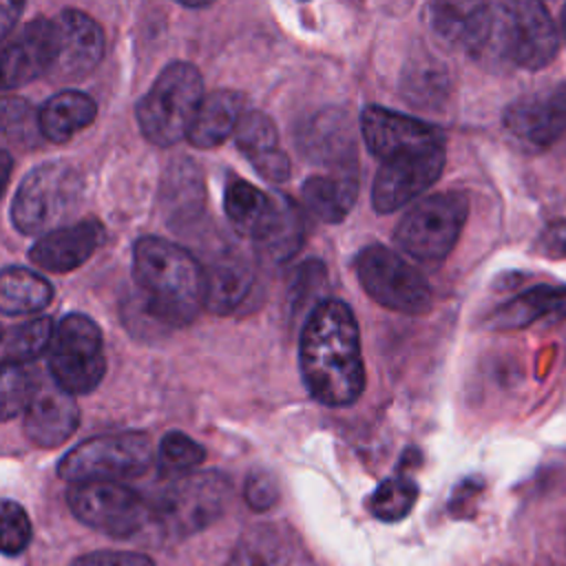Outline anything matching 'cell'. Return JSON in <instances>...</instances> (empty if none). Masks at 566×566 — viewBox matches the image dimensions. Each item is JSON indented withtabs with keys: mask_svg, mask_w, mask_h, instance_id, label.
Segmentation results:
<instances>
[{
	"mask_svg": "<svg viewBox=\"0 0 566 566\" xmlns=\"http://www.w3.org/2000/svg\"><path fill=\"white\" fill-rule=\"evenodd\" d=\"M298 367L314 400L327 407H347L365 389V363L358 323L349 305L325 298L310 312L301 340Z\"/></svg>",
	"mask_w": 566,
	"mask_h": 566,
	"instance_id": "cell-1",
	"label": "cell"
},
{
	"mask_svg": "<svg viewBox=\"0 0 566 566\" xmlns=\"http://www.w3.org/2000/svg\"><path fill=\"white\" fill-rule=\"evenodd\" d=\"M133 279L146 312L168 325H188L206 301V274L181 245L142 237L133 248Z\"/></svg>",
	"mask_w": 566,
	"mask_h": 566,
	"instance_id": "cell-2",
	"label": "cell"
},
{
	"mask_svg": "<svg viewBox=\"0 0 566 566\" xmlns=\"http://www.w3.org/2000/svg\"><path fill=\"white\" fill-rule=\"evenodd\" d=\"M559 46L557 27L542 2H489L486 24L473 55L522 69H542L553 62Z\"/></svg>",
	"mask_w": 566,
	"mask_h": 566,
	"instance_id": "cell-3",
	"label": "cell"
},
{
	"mask_svg": "<svg viewBox=\"0 0 566 566\" xmlns=\"http://www.w3.org/2000/svg\"><path fill=\"white\" fill-rule=\"evenodd\" d=\"M84 199L82 172L62 159H53L33 168L20 184L11 221L22 234H46L62 228Z\"/></svg>",
	"mask_w": 566,
	"mask_h": 566,
	"instance_id": "cell-4",
	"label": "cell"
},
{
	"mask_svg": "<svg viewBox=\"0 0 566 566\" xmlns=\"http://www.w3.org/2000/svg\"><path fill=\"white\" fill-rule=\"evenodd\" d=\"M201 99L199 69L190 62H170L135 108L142 135L155 146L177 144L188 137Z\"/></svg>",
	"mask_w": 566,
	"mask_h": 566,
	"instance_id": "cell-5",
	"label": "cell"
},
{
	"mask_svg": "<svg viewBox=\"0 0 566 566\" xmlns=\"http://www.w3.org/2000/svg\"><path fill=\"white\" fill-rule=\"evenodd\" d=\"M153 462L150 438L142 431L93 436L73 447L60 462L57 475L66 482H119L142 475Z\"/></svg>",
	"mask_w": 566,
	"mask_h": 566,
	"instance_id": "cell-6",
	"label": "cell"
},
{
	"mask_svg": "<svg viewBox=\"0 0 566 566\" xmlns=\"http://www.w3.org/2000/svg\"><path fill=\"white\" fill-rule=\"evenodd\" d=\"M230 500V482L217 471L186 473L172 480L148 506V515L170 537H188L210 526Z\"/></svg>",
	"mask_w": 566,
	"mask_h": 566,
	"instance_id": "cell-7",
	"label": "cell"
},
{
	"mask_svg": "<svg viewBox=\"0 0 566 566\" xmlns=\"http://www.w3.org/2000/svg\"><path fill=\"white\" fill-rule=\"evenodd\" d=\"M467 217L469 199L462 192H436L405 212L394 239L413 259L438 263L455 248Z\"/></svg>",
	"mask_w": 566,
	"mask_h": 566,
	"instance_id": "cell-8",
	"label": "cell"
},
{
	"mask_svg": "<svg viewBox=\"0 0 566 566\" xmlns=\"http://www.w3.org/2000/svg\"><path fill=\"white\" fill-rule=\"evenodd\" d=\"M51 380L71 396L93 391L104 374V340L99 325L86 314H66L49 347Z\"/></svg>",
	"mask_w": 566,
	"mask_h": 566,
	"instance_id": "cell-9",
	"label": "cell"
},
{
	"mask_svg": "<svg viewBox=\"0 0 566 566\" xmlns=\"http://www.w3.org/2000/svg\"><path fill=\"white\" fill-rule=\"evenodd\" d=\"M363 290L382 307L400 314H427L433 294L427 279L400 254L385 245L365 248L354 261Z\"/></svg>",
	"mask_w": 566,
	"mask_h": 566,
	"instance_id": "cell-10",
	"label": "cell"
},
{
	"mask_svg": "<svg viewBox=\"0 0 566 566\" xmlns=\"http://www.w3.org/2000/svg\"><path fill=\"white\" fill-rule=\"evenodd\" d=\"M66 502L82 524L115 537L137 533L148 517V504L142 495L122 482L73 484L66 493Z\"/></svg>",
	"mask_w": 566,
	"mask_h": 566,
	"instance_id": "cell-11",
	"label": "cell"
},
{
	"mask_svg": "<svg viewBox=\"0 0 566 566\" xmlns=\"http://www.w3.org/2000/svg\"><path fill=\"white\" fill-rule=\"evenodd\" d=\"M444 168V146L405 153L385 159L374 177L371 203L376 212L389 214L422 195Z\"/></svg>",
	"mask_w": 566,
	"mask_h": 566,
	"instance_id": "cell-12",
	"label": "cell"
},
{
	"mask_svg": "<svg viewBox=\"0 0 566 566\" xmlns=\"http://www.w3.org/2000/svg\"><path fill=\"white\" fill-rule=\"evenodd\" d=\"M506 133L528 148H546L566 133V86L526 93L502 115Z\"/></svg>",
	"mask_w": 566,
	"mask_h": 566,
	"instance_id": "cell-13",
	"label": "cell"
},
{
	"mask_svg": "<svg viewBox=\"0 0 566 566\" xmlns=\"http://www.w3.org/2000/svg\"><path fill=\"white\" fill-rule=\"evenodd\" d=\"M360 130L367 150L382 161L405 153L444 146V135L436 126L376 104L363 111Z\"/></svg>",
	"mask_w": 566,
	"mask_h": 566,
	"instance_id": "cell-14",
	"label": "cell"
},
{
	"mask_svg": "<svg viewBox=\"0 0 566 566\" xmlns=\"http://www.w3.org/2000/svg\"><path fill=\"white\" fill-rule=\"evenodd\" d=\"M57 51L55 22L35 18L0 49V91L18 88L51 71Z\"/></svg>",
	"mask_w": 566,
	"mask_h": 566,
	"instance_id": "cell-15",
	"label": "cell"
},
{
	"mask_svg": "<svg viewBox=\"0 0 566 566\" xmlns=\"http://www.w3.org/2000/svg\"><path fill=\"white\" fill-rule=\"evenodd\" d=\"M53 22L57 31V51L49 75L60 82L82 80L102 60L104 31L99 22L80 9H64Z\"/></svg>",
	"mask_w": 566,
	"mask_h": 566,
	"instance_id": "cell-16",
	"label": "cell"
},
{
	"mask_svg": "<svg viewBox=\"0 0 566 566\" xmlns=\"http://www.w3.org/2000/svg\"><path fill=\"white\" fill-rule=\"evenodd\" d=\"M77 424L80 409L75 396L60 389L53 380H40L24 409L27 438L42 449H53L66 442Z\"/></svg>",
	"mask_w": 566,
	"mask_h": 566,
	"instance_id": "cell-17",
	"label": "cell"
},
{
	"mask_svg": "<svg viewBox=\"0 0 566 566\" xmlns=\"http://www.w3.org/2000/svg\"><path fill=\"white\" fill-rule=\"evenodd\" d=\"M104 241V228L95 219H82L42 234L29 250V259L49 272H69L88 261Z\"/></svg>",
	"mask_w": 566,
	"mask_h": 566,
	"instance_id": "cell-18",
	"label": "cell"
},
{
	"mask_svg": "<svg viewBox=\"0 0 566 566\" xmlns=\"http://www.w3.org/2000/svg\"><path fill=\"white\" fill-rule=\"evenodd\" d=\"M206 274V301L203 307L212 314H230L234 312L243 298L248 296L254 272L245 256L237 252L219 254L208 268Z\"/></svg>",
	"mask_w": 566,
	"mask_h": 566,
	"instance_id": "cell-19",
	"label": "cell"
},
{
	"mask_svg": "<svg viewBox=\"0 0 566 566\" xmlns=\"http://www.w3.org/2000/svg\"><path fill=\"white\" fill-rule=\"evenodd\" d=\"M546 316H566V285H535L493 310L486 325L504 332L522 329Z\"/></svg>",
	"mask_w": 566,
	"mask_h": 566,
	"instance_id": "cell-20",
	"label": "cell"
},
{
	"mask_svg": "<svg viewBox=\"0 0 566 566\" xmlns=\"http://www.w3.org/2000/svg\"><path fill=\"white\" fill-rule=\"evenodd\" d=\"M97 115L93 97L82 91H62L49 97L38 111V130L53 144H64L88 128Z\"/></svg>",
	"mask_w": 566,
	"mask_h": 566,
	"instance_id": "cell-21",
	"label": "cell"
},
{
	"mask_svg": "<svg viewBox=\"0 0 566 566\" xmlns=\"http://www.w3.org/2000/svg\"><path fill=\"white\" fill-rule=\"evenodd\" d=\"M243 115V97L234 91H214L203 95L188 139L197 148H214L223 144L234 130Z\"/></svg>",
	"mask_w": 566,
	"mask_h": 566,
	"instance_id": "cell-22",
	"label": "cell"
},
{
	"mask_svg": "<svg viewBox=\"0 0 566 566\" xmlns=\"http://www.w3.org/2000/svg\"><path fill=\"white\" fill-rule=\"evenodd\" d=\"M303 237L305 223L296 203L290 201L285 195H274L270 217L254 239L259 252L268 261H285L298 252Z\"/></svg>",
	"mask_w": 566,
	"mask_h": 566,
	"instance_id": "cell-23",
	"label": "cell"
},
{
	"mask_svg": "<svg viewBox=\"0 0 566 566\" xmlns=\"http://www.w3.org/2000/svg\"><path fill=\"white\" fill-rule=\"evenodd\" d=\"M301 195L312 214L321 221L338 223L352 210L358 195V179L354 172L338 175H312L303 181Z\"/></svg>",
	"mask_w": 566,
	"mask_h": 566,
	"instance_id": "cell-24",
	"label": "cell"
},
{
	"mask_svg": "<svg viewBox=\"0 0 566 566\" xmlns=\"http://www.w3.org/2000/svg\"><path fill=\"white\" fill-rule=\"evenodd\" d=\"M53 298L51 283L38 272L20 265L0 272V312L9 316L35 314Z\"/></svg>",
	"mask_w": 566,
	"mask_h": 566,
	"instance_id": "cell-25",
	"label": "cell"
},
{
	"mask_svg": "<svg viewBox=\"0 0 566 566\" xmlns=\"http://www.w3.org/2000/svg\"><path fill=\"white\" fill-rule=\"evenodd\" d=\"M223 210L232 228L254 241L270 217L272 197L250 181L230 179L223 195Z\"/></svg>",
	"mask_w": 566,
	"mask_h": 566,
	"instance_id": "cell-26",
	"label": "cell"
},
{
	"mask_svg": "<svg viewBox=\"0 0 566 566\" xmlns=\"http://www.w3.org/2000/svg\"><path fill=\"white\" fill-rule=\"evenodd\" d=\"M290 559L292 546L287 535L276 526L261 524L239 537L228 566H287Z\"/></svg>",
	"mask_w": 566,
	"mask_h": 566,
	"instance_id": "cell-27",
	"label": "cell"
},
{
	"mask_svg": "<svg viewBox=\"0 0 566 566\" xmlns=\"http://www.w3.org/2000/svg\"><path fill=\"white\" fill-rule=\"evenodd\" d=\"M301 146L310 157H321L318 161H327L329 157H338L343 161L345 153H352L347 122H343L340 113H323L318 119L307 124Z\"/></svg>",
	"mask_w": 566,
	"mask_h": 566,
	"instance_id": "cell-28",
	"label": "cell"
},
{
	"mask_svg": "<svg viewBox=\"0 0 566 566\" xmlns=\"http://www.w3.org/2000/svg\"><path fill=\"white\" fill-rule=\"evenodd\" d=\"M237 148L250 159V164L261 161L263 157L281 150L279 130L274 122L261 111H245L234 130Z\"/></svg>",
	"mask_w": 566,
	"mask_h": 566,
	"instance_id": "cell-29",
	"label": "cell"
},
{
	"mask_svg": "<svg viewBox=\"0 0 566 566\" xmlns=\"http://www.w3.org/2000/svg\"><path fill=\"white\" fill-rule=\"evenodd\" d=\"M416 497H418L416 482L405 475H394L382 480L374 489V493L367 500V506L374 517L382 522H398L411 511V506L416 504Z\"/></svg>",
	"mask_w": 566,
	"mask_h": 566,
	"instance_id": "cell-30",
	"label": "cell"
},
{
	"mask_svg": "<svg viewBox=\"0 0 566 566\" xmlns=\"http://www.w3.org/2000/svg\"><path fill=\"white\" fill-rule=\"evenodd\" d=\"M53 332H55V325L46 316L22 323L20 327L11 329V336L4 343V354H7L4 360L18 363V365H27L35 360L38 356L49 352Z\"/></svg>",
	"mask_w": 566,
	"mask_h": 566,
	"instance_id": "cell-31",
	"label": "cell"
},
{
	"mask_svg": "<svg viewBox=\"0 0 566 566\" xmlns=\"http://www.w3.org/2000/svg\"><path fill=\"white\" fill-rule=\"evenodd\" d=\"M206 458V449L186 436L184 431H168L157 451V462L164 473L172 475H186L190 469L199 467Z\"/></svg>",
	"mask_w": 566,
	"mask_h": 566,
	"instance_id": "cell-32",
	"label": "cell"
},
{
	"mask_svg": "<svg viewBox=\"0 0 566 566\" xmlns=\"http://www.w3.org/2000/svg\"><path fill=\"white\" fill-rule=\"evenodd\" d=\"M35 380L24 365L4 360L0 365V422L27 409Z\"/></svg>",
	"mask_w": 566,
	"mask_h": 566,
	"instance_id": "cell-33",
	"label": "cell"
},
{
	"mask_svg": "<svg viewBox=\"0 0 566 566\" xmlns=\"http://www.w3.org/2000/svg\"><path fill=\"white\" fill-rule=\"evenodd\" d=\"M431 9V27L449 42L467 46L478 2H436Z\"/></svg>",
	"mask_w": 566,
	"mask_h": 566,
	"instance_id": "cell-34",
	"label": "cell"
},
{
	"mask_svg": "<svg viewBox=\"0 0 566 566\" xmlns=\"http://www.w3.org/2000/svg\"><path fill=\"white\" fill-rule=\"evenodd\" d=\"M33 528L22 504L0 500V553L20 555L31 542Z\"/></svg>",
	"mask_w": 566,
	"mask_h": 566,
	"instance_id": "cell-35",
	"label": "cell"
},
{
	"mask_svg": "<svg viewBox=\"0 0 566 566\" xmlns=\"http://www.w3.org/2000/svg\"><path fill=\"white\" fill-rule=\"evenodd\" d=\"M38 115L31 104L18 95H0V133L13 139H24L35 133Z\"/></svg>",
	"mask_w": 566,
	"mask_h": 566,
	"instance_id": "cell-36",
	"label": "cell"
},
{
	"mask_svg": "<svg viewBox=\"0 0 566 566\" xmlns=\"http://www.w3.org/2000/svg\"><path fill=\"white\" fill-rule=\"evenodd\" d=\"M444 73L436 69V64H416V69L405 75V93L411 102H436L438 95H444Z\"/></svg>",
	"mask_w": 566,
	"mask_h": 566,
	"instance_id": "cell-37",
	"label": "cell"
},
{
	"mask_svg": "<svg viewBox=\"0 0 566 566\" xmlns=\"http://www.w3.org/2000/svg\"><path fill=\"white\" fill-rule=\"evenodd\" d=\"M243 497L250 509L254 511H268L279 500V486L276 480L265 471H252L243 486Z\"/></svg>",
	"mask_w": 566,
	"mask_h": 566,
	"instance_id": "cell-38",
	"label": "cell"
},
{
	"mask_svg": "<svg viewBox=\"0 0 566 566\" xmlns=\"http://www.w3.org/2000/svg\"><path fill=\"white\" fill-rule=\"evenodd\" d=\"M69 566H155V562L133 551H93L80 555Z\"/></svg>",
	"mask_w": 566,
	"mask_h": 566,
	"instance_id": "cell-39",
	"label": "cell"
},
{
	"mask_svg": "<svg viewBox=\"0 0 566 566\" xmlns=\"http://www.w3.org/2000/svg\"><path fill=\"white\" fill-rule=\"evenodd\" d=\"M537 252L551 259H566V219H557L542 230Z\"/></svg>",
	"mask_w": 566,
	"mask_h": 566,
	"instance_id": "cell-40",
	"label": "cell"
},
{
	"mask_svg": "<svg viewBox=\"0 0 566 566\" xmlns=\"http://www.w3.org/2000/svg\"><path fill=\"white\" fill-rule=\"evenodd\" d=\"M22 2L15 0H0V42L11 33V29L18 24V18L22 13Z\"/></svg>",
	"mask_w": 566,
	"mask_h": 566,
	"instance_id": "cell-41",
	"label": "cell"
},
{
	"mask_svg": "<svg viewBox=\"0 0 566 566\" xmlns=\"http://www.w3.org/2000/svg\"><path fill=\"white\" fill-rule=\"evenodd\" d=\"M11 170H13V159H11V155H9L7 150H0V197H2V192L7 190Z\"/></svg>",
	"mask_w": 566,
	"mask_h": 566,
	"instance_id": "cell-42",
	"label": "cell"
},
{
	"mask_svg": "<svg viewBox=\"0 0 566 566\" xmlns=\"http://www.w3.org/2000/svg\"><path fill=\"white\" fill-rule=\"evenodd\" d=\"M562 29H564V38H566V7H564V13H562Z\"/></svg>",
	"mask_w": 566,
	"mask_h": 566,
	"instance_id": "cell-43",
	"label": "cell"
},
{
	"mask_svg": "<svg viewBox=\"0 0 566 566\" xmlns=\"http://www.w3.org/2000/svg\"><path fill=\"white\" fill-rule=\"evenodd\" d=\"M0 338H2V327H0Z\"/></svg>",
	"mask_w": 566,
	"mask_h": 566,
	"instance_id": "cell-44",
	"label": "cell"
}]
</instances>
